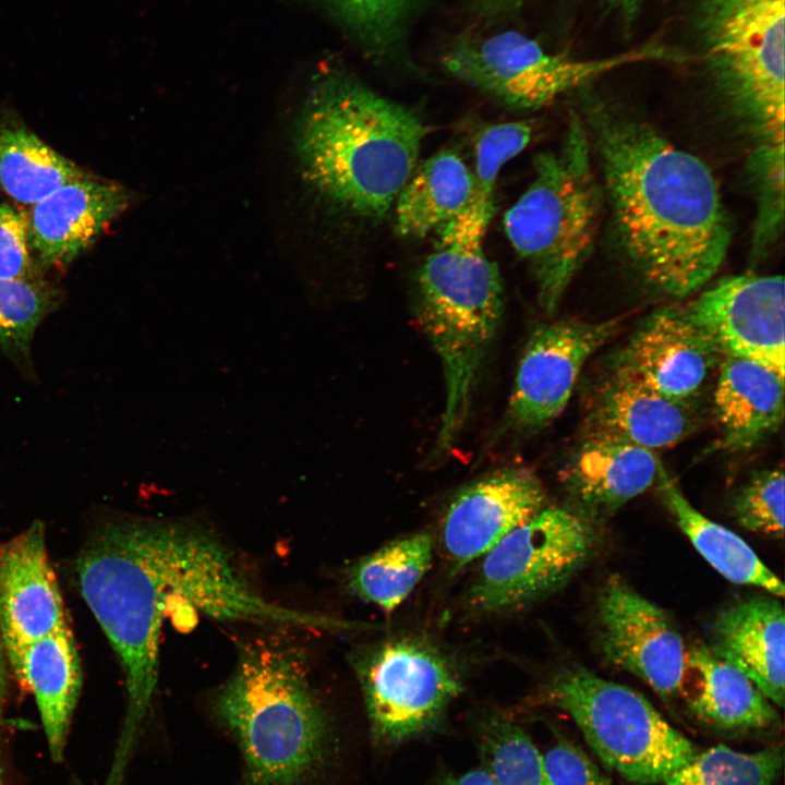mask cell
<instances>
[{
	"instance_id": "18",
	"label": "cell",
	"mask_w": 785,
	"mask_h": 785,
	"mask_svg": "<svg viewBox=\"0 0 785 785\" xmlns=\"http://www.w3.org/2000/svg\"><path fill=\"white\" fill-rule=\"evenodd\" d=\"M128 203L129 195L121 185L86 173L33 204L27 233L38 268L70 265Z\"/></svg>"
},
{
	"instance_id": "6",
	"label": "cell",
	"mask_w": 785,
	"mask_h": 785,
	"mask_svg": "<svg viewBox=\"0 0 785 785\" xmlns=\"http://www.w3.org/2000/svg\"><path fill=\"white\" fill-rule=\"evenodd\" d=\"M591 148L583 119L570 112L559 150L536 156L532 182L504 216L506 235L547 312L557 307L596 239L604 193Z\"/></svg>"
},
{
	"instance_id": "26",
	"label": "cell",
	"mask_w": 785,
	"mask_h": 785,
	"mask_svg": "<svg viewBox=\"0 0 785 785\" xmlns=\"http://www.w3.org/2000/svg\"><path fill=\"white\" fill-rule=\"evenodd\" d=\"M655 483L679 529L720 575L730 582L761 588L776 597L784 596L783 581L744 539L697 510L662 462Z\"/></svg>"
},
{
	"instance_id": "16",
	"label": "cell",
	"mask_w": 785,
	"mask_h": 785,
	"mask_svg": "<svg viewBox=\"0 0 785 785\" xmlns=\"http://www.w3.org/2000/svg\"><path fill=\"white\" fill-rule=\"evenodd\" d=\"M44 523L0 543V629L10 667L31 643L67 627Z\"/></svg>"
},
{
	"instance_id": "25",
	"label": "cell",
	"mask_w": 785,
	"mask_h": 785,
	"mask_svg": "<svg viewBox=\"0 0 785 785\" xmlns=\"http://www.w3.org/2000/svg\"><path fill=\"white\" fill-rule=\"evenodd\" d=\"M473 172L454 149L415 167L395 203L399 235L422 238L462 214L474 201Z\"/></svg>"
},
{
	"instance_id": "40",
	"label": "cell",
	"mask_w": 785,
	"mask_h": 785,
	"mask_svg": "<svg viewBox=\"0 0 785 785\" xmlns=\"http://www.w3.org/2000/svg\"><path fill=\"white\" fill-rule=\"evenodd\" d=\"M1 718H2V712L0 711V726H1ZM0 753H1V751H0ZM0 785H3L1 759H0Z\"/></svg>"
},
{
	"instance_id": "27",
	"label": "cell",
	"mask_w": 785,
	"mask_h": 785,
	"mask_svg": "<svg viewBox=\"0 0 785 785\" xmlns=\"http://www.w3.org/2000/svg\"><path fill=\"white\" fill-rule=\"evenodd\" d=\"M85 174L16 118L0 112V188L11 198L33 205Z\"/></svg>"
},
{
	"instance_id": "31",
	"label": "cell",
	"mask_w": 785,
	"mask_h": 785,
	"mask_svg": "<svg viewBox=\"0 0 785 785\" xmlns=\"http://www.w3.org/2000/svg\"><path fill=\"white\" fill-rule=\"evenodd\" d=\"M480 747L484 768L498 785H552L543 753L509 720L490 717L482 726Z\"/></svg>"
},
{
	"instance_id": "9",
	"label": "cell",
	"mask_w": 785,
	"mask_h": 785,
	"mask_svg": "<svg viewBox=\"0 0 785 785\" xmlns=\"http://www.w3.org/2000/svg\"><path fill=\"white\" fill-rule=\"evenodd\" d=\"M662 61H681V56L652 40L607 57L573 59L547 52L516 31L463 40L443 58L445 69L455 76L522 110L542 108L620 68Z\"/></svg>"
},
{
	"instance_id": "30",
	"label": "cell",
	"mask_w": 785,
	"mask_h": 785,
	"mask_svg": "<svg viewBox=\"0 0 785 785\" xmlns=\"http://www.w3.org/2000/svg\"><path fill=\"white\" fill-rule=\"evenodd\" d=\"M784 761L781 745L754 752L737 751L725 745L698 752L675 771L664 785H773Z\"/></svg>"
},
{
	"instance_id": "8",
	"label": "cell",
	"mask_w": 785,
	"mask_h": 785,
	"mask_svg": "<svg viewBox=\"0 0 785 785\" xmlns=\"http://www.w3.org/2000/svg\"><path fill=\"white\" fill-rule=\"evenodd\" d=\"M551 695L604 764L632 783H663L699 752L642 695L584 668L560 673Z\"/></svg>"
},
{
	"instance_id": "1",
	"label": "cell",
	"mask_w": 785,
	"mask_h": 785,
	"mask_svg": "<svg viewBox=\"0 0 785 785\" xmlns=\"http://www.w3.org/2000/svg\"><path fill=\"white\" fill-rule=\"evenodd\" d=\"M81 594L121 665L126 710L114 757L126 762L158 681L159 637L176 611L222 621L341 629L342 620L264 599L227 545L184 520L121 519L101 527L81 551Z\"/></svg>"
},
{
	"instance_id": "17",
	"label": "cell",
	"mask_w": 785,
	"mask_h": 785,
	"mask_svg": "<svg viewBox=\"0 0 785 785\" xmlns=\"http://www.w3.org/2000/svg\"><path fill=\"white\" fill-rule=\"evenodd\" d=\"M545 494L529 471L507 468L476 480L449 504L442 526L444 550L457 567L486 554L544 507Z\"/></svg>"
},
{
	"instance_id": "14",
	"label": "cell",
	"mask_w": 785,
	"mask_h": 785,
	"mask_svg": "<svg viewBox=\"0 0 785 785\" xmlns=\"http://www.w3.org/2000/svg\"><path fill=\"white\" fill-rule=\"evenodd\" d=\"M684 307L724 357L753 360L785 375L782 276L725 277Z\"/></svg>"
},
{
	"instance_id": "20",
	"label": "cell",
	"mask_w": 785,
	"mask_h": 785,
	"mask_svg": "<svg viewBox=\"0 0 785 785\" xmlns=\"http://www.w3.org/2000/svg\"><path fill=\"white\" fill-rule=\"evenodd\" d=\"M660 464L652 450L588 434L568 460L563 481L585 515L601 518L652 486Z\"/></svg>"
},
{
	"instance_id": "15",
	"label": "cell",
	"mask_w": 785,
	"mask_h": 785,
	"mask_svg": "<svg viewBox=\"0 0 785 785\" xmlns=\"http://www.w3.org/2000/svg\"><path fill=\"white\" fill-rule=\"evenodd\" d=\"M724 355L684 306L649 315L614 358L612 370L687 404L704 391Z\"/></svg>"
},
{
	"instance_id": "23",
	"label": "cell",
	"mask_w": 785,
	"mask_h": 785,
	"mask_svg": "<svg viewBox=\"0 0 785 785\" xmlns=\"http://www.w3.org/2000/svg\"><path fill=\"white\" fill-rule=\"evenodd\" d=\"M722 446L749 450L775 433L784 419V376L753 360L724 357L714 388Z\"/></svg>"
},
{
	"instance_id": "13",
	"label": "cell",
	"mask_w": 785,
	"mask_h": 785,
	"mask_svg": "<svg viewBox=\"0 0 785 785\" xmlns=\"http://www.w3.org/2000/svg\"><path fill=\"white\" fill-rule=\"evenodd\" d=\"M596 618L603 654L613 665L639 677L663 698L681 691L687 650L662 608L612 577L597 596Z\"/></svg>"
},
{
	"instance_id": "37",
	"label": "cell",
	"mask_w": 785,
	"mask_h": 785,
	"mask_svg": "<svg viewBox=\"0 0 785 785\" xmlns=\"http://www.w3.org/2000/svg\"><path fill=\"white\" fill-rule=\"evenodd\" d=\"M644 0H601L602 4L619 17L624 26L629 29L642 8Z\"/></svg>"
},
{
	"instance_id": "2",
	"label": "cell",
	"mask_w": 785,
	"mask_h": 785,
	"mask_svg": "<svg viewBox=\"0 0 785 785\" xmlns=\"http://www.w3.org/2000/svg\"><path fill=\"white\" fill-rule=\"evenodd\" d=\"M584 112L615 238L629 267L657 293H695L717 271L732 240L712 171L618 106L589 99Z\"/></svg>"
},
{
	"instance_id": "38",
	"label": "cell",
	"mask_w": 785,
	"mask_h": 785,
	"mask_svg": "<svg viewBox=\"0 0 785 785\" xmlns=\"http://www.w3.org/2000/svg\"><path fill=\"white\" fill-rule=\"evenodd\" d=\"M438 785H498L492 774L484 768L472 769L463 773L444 778Z\"/></svg>"
},
{
	"instance_id": "22",
	"label": "cell",
	"mask_w": 785,
	"mask_h": 785,
	"mask_svg": "<svg viewBox=\"0 0 785 785\" xmlns=\"http://www.w3.org/2000/svg\"><path fill=\"white\" fill-rule=\"evenodd\" d=\"M684 684L691 686L690 711L715 729L745 733L780 726L777 712L757 685L712 647L687 651Z\"/></svg>"
},
{
	"instance_id": "7",
	"label": "cell",
	"mask_w": 785,
	"mask_h": 785,
	"mask_svg": "<svg viewBox=\"0 0 785 785\" xmlns=\"http://www.w3.org/2000/svg\"><path fill=\"white\" fill-rule=\"evenodd\" d=\"M784 21L785 0H698L706 67L757 146H784Z\"/></svg>"
},
{
	"instance_id": "21",
	"label": "cell",
	"mask_w": 785,
	"mask_h": 785,
	"mask_svg": "<svg viewBox=\"0 0 785 785\" xmlns=\"http://www.w3.org/2000/svg\"><path fill=\"white\" fill-rule=\"evenodd\" d=\"M712 648L741 669L772 703L784 705L785 617L772 596L733 603L716 617Z\"/></svg>"
},
{
	"instance_id": "11",
	"label": "cell",
	"mask_w": 785,
	"mask_h": 785,
	"mask_svg": "<svg viewBox=\"0 0 785 785\" xmlns=\"http://www.w3.org/2000/svg\"><path fill=\"white\" fill-rule=\"evenodd\" d=\"M373 736L398 742L434 726L462 689L448 659L414 638H394L352 659Z\"/></svg>"
},
{
	"instance_id": "10",
	"label": "cell",
	"mask_w": 785,
	"mask_h": 785,
	"mask_svg": "<svg viewBox=\"0 0 785 785\" xmlns=\"http://www.w3.org/2000/svg\"><path fill=\"white\" fill-rule=\"evenodd\" d=\"M594 534L584 517L543 508L512 529L482 560L472 604L497 613L521 607L564 585L589 558Z\"/></svg>"
},
{
	"instance_id": "39",
	"label": "cell",
	"mask_w": 785,
	"mask_h": 785,
	"mask_svg": "<svg viewBox=\"0 0 785 785\" xmlns=\"http://www.w3.org/2000/svg\"><path fill=\"white\" fill-rule=\"evenodd\" d=\"M487 4L502 8V7H511L519 3L521 0H484Z\"/></svg>"
},
{
	"instance_id": "5",
	"label": "cell",
	"mask_w": 785,
	"mask_h": 785,
	"mask_svg": "<svg viewBox=\"0 0 785 785\" xmlns=\"http://www.w3.org/2000/svg\"><path fill=\"white\" fill-rule=\"evenodd\" d=\"M213 706L241 748L250 785H302L321 764L327 720L297 648L269 637L242 644Z\"/></svg>"
},
{
	"instance_id": "36",
	"label": "cell",
	"mask_w": 785,
	"mask_h": 785,
	"mask_svg": "<svg viewBox=\"0 0 785 785\" xmlns=\"http://www.w3.org/2000/svg\"><path fill=\"white\" fill-rule=\"evenodd\" d=\"M552 785H611L590 757L580 747L559 739L543 753Z\"/></svg>"
},
{
	"instance_id": "12",
	"label": "cell",
	"mask_w": 785,
	"mask_h": 785,
	"mask_svg": "<svg viewBox=\"0 0 785 785\" xmlns=\"http://www.w3.org/2000/svg\"><path fill=\"white\" fill-rule=\"evenodd\" d=\"M617 321H558L530 335L507 408L510 425L534 432L565 409L588 359L617 330Z\"/></svg>"
},
{
	"instance_id": "33",
	"label": "cell",
	"mask_w": 785,
	"mask_h": 785,
	"mask_svg": "<svg viewBox=\"0 0 785 785\" xmlns=\"http://www.w3.org/2000/svg\"><path fill=\"white\" fill-rule=\"evenodd\" d=\"M784 492L785 480L782 468L756 473L734 496L733 514L736 520L749 531L782 539Z\"/></svg>"
},
{
	"instance_id": "32",
	"label": "cell",
	"mask_w": 785,
	"mask_h": 785,
	"mask_svg": "<svg viewBox=\"0 0 785 785\" xmlns=\"http://www.w3.org/2000/svg\"><path fill=\"white\" fill-rule=\"evenodd\" d=\"M533 133L529 121H511L487 125L475 138L474 202L494 206L496 180L503 166L529 144Z\"/></svg>"
},
{
	"instance_id": "4",
	"label": "cell",
	"mask_w": 785,
	"mask_h": 785,
	"mask_svg": "<svg viewBox=\"0 0 785 785\" xmlns=\"http://www.w3.org/2000/svg\"><path fill=\"white\" fill-rule=\"evenodd\" d=\"M493 206L473 203L438 231L416 278V316L445 378L437 446L449 449L462 430L478 376L499 327L504 293L496 264L484 251Z\"/></svg>"
},
{
	"instance_id": "3",
	"label": "cell",
	"mask_w": 785,
	"mask_h": 785,
	"mask_svg": "<svg viewBox=\"0 0 785 785\" xmlns=\"http://www.w3.org/2000/svg\"><path fill=\"white\" fill-rule=\"evenodd\" d=\"M427 131L409 107L334 75L310 94L294 143L315 190L358 216L382 218L414 171Z\"/></svg>"
},
{
	"instance_id": "24",
	"label": "cell",
	"mask_w": 785,
	"mask_h": 785,
	"mask_svg": "<svg viewBox=\"0 0 785 785\" xmlns=\"http://www.w3.org/2000/svg\"><path fill=\"white\" fill-rule=\"evenodd\" d=\"M11 668L34 695L51 758L62 760L82 685L80 659L69 627L31 643Z\"/></svg>"
},
{
	"instance_id": "35",
	"label": "cell",
	"mask_w": 785,
	"mask_h": 785,
	"mask_svg": "<svg viewBox=\"0 0 785 785\" xmlns=\"http://www.w3.org/2000/svg\"><path fill=\"white\" fill-rule=\"evenodd\" d=\"M31 253L27 214L0 203V279H34L40 273Z\"/></svg>"
},
{
	"instance_id": "28",
	"label": "cell",
	"mask_w": 785,
	"mask_h": 785,
	"mask_svg": "<svg viewBox=\"0 0 785 785\" xmlns=\"http://www.w3.org/2000/svg\"><path fill=\"white\" fill-rule=\"evenodd\" d=\"M432 558V536L409 534L357 560L348 572V584L364 602L392 612L424 577Z\"/></svg>"
},
{
	"instance_id": "29",
	"label": "cell",
	"mask_w": 785,
	"mask_h": 785,
	"mask_svg": "<svg viewBox=\"0 0 785 785\" xmlns=\"http://www.w3.org/2000/svg\"><path fill=\"white\" fill-rule=\"evenodd\" d=\"M60 292L41 278L0 279V353L33 375L32 341L39 324L60 303Z\"/></svg>"
},
{
	"instance_id": "34",
	"label": "cell",
	"mask_w": 785,
	"mask_h": 785,
	"mask_svg": "<svg viewBox=\"0 0 785 785\" xmlns=\"http://www.w3.org/2000/svg\"><path fill=\"white\" fill-rule=\"evenodd\" d=\"M366 46L382 52L402 34L416 0H327Z\"/></svg>"
},
{
	"instance_id": "19",
	"label": "cell",
	"mask_w": 785,
	"mask_h": 785,
	"mask_svg": "<svg viewBox=\"0 0 785 785\" xmlns=\"http://www.w3.org/2000/svg\"><path fill=\"white\" fill-rule=\"evenodd\" d=\"M693 404L669 399L638 379L612 370L597 388L588 415L590 435L649 450L669 448L696 426Z\"/></svg>"
}]
</instances>
